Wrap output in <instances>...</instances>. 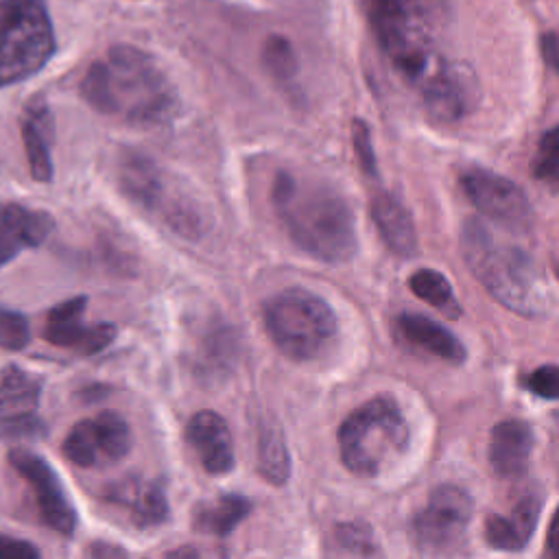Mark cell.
Here are the masks:
<instances>
[{
  "label": "cell",
  "instance_id": "cell-35",
  "mask_svg": "<svg viewBox=\"0 0 559 559\" xmlns=\"http://www.w3.org/2000/svg\"><path fill=\"white\" fill-rule=\"evenodd\" d=\"M164 559H199L197 550L190 548V546H181V548H175L170 552L164 555Z\"/></svg>",
  "mask_w": 559,
  "mask_h": 559
},
{
  "label": "cell",
  "instance_id": "cell-18",
  "mask_svg": "<svg viewBox=\"0 0 559 559\" xmlns=\"http://www.w3.org/2000/svg\"><path fill=\"white\" fill-rule=\"evenodd\" d=\"M20 127L31 177L39 183H48L52 179L50 146L55 140V120L48 103L41 96H35L24 107Z\"/></svg>",
  "mask_w": 559,
  "mask_h": 559
},
{
  "label": "cell",
  "instance_id": "cell-19",
  "mask_svg": "<svg viewBox=\"0 0 559 559\" xmlns=\"http://www.w3.org/2000/svg\"><path fill=\"white\" fill-rule=\"evenodd\" d=\"M533 430L522 419H502L489 437V463L500 478H518L526 472L533 452Z\"/></svg>",
  "mask_w": 559,
  "mask_h": 559
},
{
  "label": "cell",
  "instance_id": "cell-24",
  "mask_svg": "<svg viewBox=\"0 0 559 559\" xmlns=\"http://www.w3.org/2000/svg\"><path fill=\"white\" fill-rule=\"evenodd\" d=\"M258 472L271 485H284L290 476V454L282 430L275 424H260Z\"/></svg>",
  "mask_w": 559,
  "mask_h": 559
},
{
  "label": "cell",
  "instance_id": "cell-13",
  "mask_svg": "<svg viewBox=\"0 0 559 559\" xmlns=\"http://www.w3.org/2000/svg\"><path fill=\"white\" fill-rule=\"evenodd\" d=\"M87 306V297L79 295L57 304L46 314L44 338L50 345L72 349L83 356H92L105 349L116 338L114 323H83V312Z\"/></svg>",
  "mask_w": 559,
  "mask_h": 559
},
{
  "label": "cell",
  "instance_id": "cell-28",
  "mask_svg": "<svg viewBox=\"0 0 559 559\" xmlns=\"http://www.w3.org/2000/svg\"><path fill=\"white\" fill-rule=\"evenodd\" d=\"M31 341L28 319L11 308L0 306V347L9 352H20Z\"/></svg>",
  "mask_w": 559,
  "mask_h": 559
},
{
  "label": "cell",
  "instance_id": "cell-21",
  "mask_svg": "<svg viewBox=\"0 0 559 559\" xmlns=\"http://www.w3.org/2000/svg\"><path fill=\"white\" fill-rule=\"evenodd\" d=\"M107 500L127 509L135 526H159L168 518L164 489L146 478H124L107 489Z\"/></svg>",
  "mask_w": 559,
  "mask_h": 559
},
{
  "label": "cell",
  "instance_id": "cell-11",
  "mask_svg": "<svg viewBox=\"0 0 559 559\" xmlns=\"http://www.w3.org/2000/svg\"><path fill=\"white\" fill-rule=\"evenodd\" d=\"M459 183L469 203L489 221L513 231L531 227L533 207L515 181L485 168H469Z\"/></svg>",
  "mask_w": 559,
  "mask_h": 559
},
{
  "label": "cell",
  "instance_id": "cell-34",
  "mask_svg": "<svg viewBox=\"0 0 559 559\" xmlns=\"http://www.w3.org/2000/svg\"><path fill=\"white\" fill-rule=\"evenodd\" d=\"M542 50H544V59L550 68H555L557 63V39H555V33H546L544 39H542Z\"/></svg>",
  "mask_w": 559,
  "mask_h": 559
},
{
  "label": "cell",
  "instance_id": "cell-16",
  "mask_svg": "<svg viewBox=\"0 0 559 559\" xmlns=\"http://www.w3.org/2000/svg\"><path fill=\"white\" fill-rule=\"evenodd\" d=\"M186 441L194 448L210 474H227L234 467V441L225 419L214 411H199L188 419Z\"/></svg>",
  "mask_w": 559,
  "mask_h": 559
},
{
  "label": "cell",
  "instance_id": "cell-22",
  "mask_svg": "<svg viewBox=\"0 0 559 559\" xmlns=\"http://www.w3.org/2000/svg\"><path fill=\"white\" fill-rule=\"evenodd\" d=\"M369 210L386 249L400 258H413L417 253V231L408 210L389 192L376 194Z\"/></svg>",
  "mask_w": 559,
  "mask_h": 559
},
{
  "label": "cell",
  "instance_id": "cell-23",
  "mask_svg": "<svg viewBox=\"0 0 559 559\" xmlns=\"http://www.w3.org/2000/svg\"><path fill=\"white\" fill-rule=\"evenodd\" d=\"M249 500L238 493H223L216 500L201 504L194 515V524L212 535H229L249 513Z\"/></svg>",
  "mask_w": 559,
  "mask_h": 559
},
{
  "label": "cell",
  "instance_id": "cell-15",
  "mask_svg": "<svg viewBox=\"0 0 559 559\" xmlns=\"http://www.w3.org/2000/svg\"><path fill=\"white\" fill-rule=\"evenodd\" d=\"M55 221L48 212L31 210L20 203L0 205V269L9 264L20 251L39 247L50 231Z\"/></svg>",
  "mask_w": 559,
  "mask_h": 559
},
{
  "label": "cell",
  "instance_id": "cell-10",
  "mask_svg": "<svg viewBox=\"0 0 559 559\" xmlns=\"http://www.w3.org/2000/svg\"><path fill=\"white\" fill-rule=\"evenodd\" d=\"M426 114L439 124H456L467 118L480 98L474 70L461 61H439L417 85Z\"/></svg>",
  "mask_w": 559,
  "mask_h": 559
},
{
  "label": "cell",
  "instance_id": "cell-31",
  "mask_svg": "<svg viewBox=\"0 0 559 559\" xmlns=\"http://www.w3.org/2000/svg\"><path fill=\"white\" fill-rule=\"evenodd\" d=\"M526 389L544 400H557L559 395V369L555 365H542L526 376Z\"/></svg>",
  "mask_w": 559,
  "mask_h": 559
},
{
  "label": "cell",
  "instance_id": "cell-12",
  "mask_svg": "<svg viewBox=\"0 0 559 559\" xmlns=\"http://www.w3.org/2000/svg\"><path fill=\"white\" fill-rule=\"evenodd\" d=\"M9 463L31 487L41 522L59 535H72L76 528V511L50 463L26 448H13Z\"/></svg>",
  "mask_w": 559,
  "mask_h": 559
},
{
  "label": "cell",
  "instance_id": "cell-17",
  "mask_svg": "<svg viewBox=\"0 0 559 559\" xmlns=\"http://www.w3.org/2000/svg\"><path fill=\"white\" fill-rule=\"evenodd\" d=\"M542 511V498L535 491L524 493L511 509L509 515L491 513L485 518V542L496 550L518 552L526 548L531 535L535 533Z\"/></svg>",
  "mask_w": 559,
  "mask_h": 559
},
{
  "label": "cell",
  "instance_id": "cell-7",
  "mask_svg": "<svg viewBox=\"0 0 559 559\" xmlns=\"http://www.w3.org/2000/svg\"><path fill=\"white\" fill-rule=\"evenodd\" d=\"M55 46L46 0H0V87L37 74Z\"/></svg>",
  "mask_w": 559,
  "mask_h": 559
},
{
  "label": "cell",
  "instance_id": "cell-14",
  "mask_svg": "<svg viewBox=\"0 0 559 559\" xmlns=\"http://www.w3.org/2000/svg\"><path fill=\"white\" fill-rule=\"evenodd\" d=\"M39 400L41 380L17 365H4L0 369V435L17 437L37 432Z\"/></svg>",
  "mask_w": 559,
  "mask_h": 559
},
{
  "label": "cell",
  "instance_id": "cell-26",
  "mask_svg": "<svg viewBox=\"0 0 559 559\" xmlns=\"http://www.w3.org/2000/svg\"><path fill=\"white\" fill-rule=\"evenodd\" d=\"M262 63L266 72L280 81L290 83L297 74V57L293 44L284 35H269L262 44Z\"/></svg>",
  "mask_w": 559,
  "mask_h": 559
},
{
  "label": "cell",
  "instance_id": "cell-9",
  "mask_svg": "<svg viewBox=\"0 0 559 559\" xmlns=\"http://www.w3.org/2000/svg\"><path fill=\"white\" fill-rule=\"evenodd\" d=\"M131 448V430L122 415L103 411L76 421L63 439V454L70 463L85 469L116 465Z\"/></svg>",
  "mask_w": 559,
  "mask_h": 559
},
{
  "label": "cell",
  "instance_id": "cell-8",
  "mask_svg": "<svg viewBox=\"0 0 559 559\" xmlns=\"http://www.w3.org/2000/svg\"><path fill=\"white\" fill-rule=\"evenodd\" d=\"M472 513L474 502L465 489L439 485L413 518V539L428 555H452L465 542Z\"/></svg>",
  "mask_w": 559,
  "mask_h": 559
},
{
  "label": "cell",
  "instance_id": "cell-30",
  "mask_svg": "<svg viewBox=\"0 0 559 559\" xmlns=\"http://www.w3.org/2000/svg\"><path fill=\"white\" fill-rule=\"evenodd\" d=\"M352 144L356 148V157L360 162V168L369 175L376 177L378 175V162H376V151L371 144V133L365 120L356 118L352 122Z\"/></svg>",
  "mask_w": 559,
  "mask_h": 559
},
{
  "label": "cell",
  "instance_id": "cell-3",
  "mask_svg": "<svg viewBox=\"0 0 559 559\" xmlns=\"http://www.w3.org/2000/svg\"><path fill=\"white\" fill-rule=\"evenodd\" d=\"M461 255L485 290L511 312L528 319L550 314L552 288L524 249L498 242L480 221L467 218L461 229Z\"/></svg>",
  "mask_w": 559,
  "mask_h": 559
},
{
  "label": "cell",
  "instance_id": "cell-29",
  "mask_svg": "<svg viewBox=\"0 0 559 559\" xmlns=\"http://www.w3.org/2000/svg\"><path fill=\"white\" fill-rule=\"evenodd\" d=\"M336 544L352 557L371 559L378 552L376 539L371 537V531L360 524H338L336 526Z\"/></svg>",
  "mask_w": 559,
  "mask_h": 559
},
{
  "label": "cell",
  "instance_id": "cell-20",
  "mask_svg": "<svg viewBox=\"0 0 559 559\" xmlns=\"http://www.w3.org/2000/svg\"><path fill=\"white\" fill-rule=\"evenodd\" d=\"M395 332L400 334V338H404V343L435 358H441L450 365H461L467 356L463 343L445 325L437 323L426 314H417V312L400 314L395 319Z\"/></svg>",
  "mask_w": 559,
  "mask_h": 559
},
{
  "label": "cell",
  "instance_id": "cell-1",
  "mask_svg": "<svg viewBox=\"0 0 559 559\" xmlns=\"http://www.w3.org/2000/svg\"><path fill=\"white\" fill-rule=\"evenodd\" d=\"M83 100L105 116L133 127H162L179 109V96L148 52L118 44L94 61L81 81Z\"/></svg>",
  "mask_w": 559,
  "mask_h": 559
},
{
  "label": "cell",
  "instance_id": "cell-25",
  "mask_svg": "<svg viewBox=\"0 0 559 559\" xmlns=\"http://www.w3.org/2000/svg\"><path fill=\"white\" fill-rule=\"evenodd\" d=\"M408 288L413 290L415 297L430 304L432 308H437L448 319H459L461 317L459 299H456L450 282L439 271H435V269L415 271L408 277Z\"/></svg>",
  "mask_w": 559,
  "mask_h": 559
},
{
  "label": "cell",
  "instance_id": "cell-6",
  "mask_svg": "<svg viewBox=\"0 0 559 559\" xmlns=\"http://www.w3.org/2000/svg\"><path fill=\"white\" fill-rule=\"evenodd\" d=\"M262 317L269 338L290 360H314L336 336V314L330 304L301 286L269 297Z\"/></svg>",
  "mask_w": 559,
  "mask_h": 559
},
{
  "label": "cell",
  "instance_id": "cell-4",
  "mask_svg": "<svg viewBox=\"0 0 559 559\" xmlns=\"http://www.w3.org/2000/svg\"><path fill=\"white\" fill-rule=\"evenodd\" d=\"M411 430L393 397L380 395L354 408L338 428V452L349 472L380 476L408 448Z\"/></svg>",
  "mask_w": 559,
  "mask_h": 559
},
{
  "label": "cell",
  "instance_id": "cell-33",
  "mask_svg": "<svg viewBox=\"0 0 559 559\" xmlns=\"http://www.w3.org/2000/svg\"><path fill=\"white\" fill-rule=\"evenodd\" d=\"M90 559H129L127 552L109 542H94L90 546Z\"/></svg>",
  "mask_w": 559,
  "mask_h": 559
},
{
  "label": "cell",
  "instance_id": "cell-27",
  "mask_svg": "<svg viewBox=\"0 0 559 559\" xmlns=\"http://www.w3.org/2000/svg\"><path fill=\"white\" fill-rule=\"evenodd\" d=\"M559 138H557V129L550 127L537 144V153L533 157V177L539 181H546L550 186L557 183V166H559Z\"/></svg>",
  "mask_w": 559,
  "mask_h": 559
},
{
  "label": "cell",
  "instance_id": "cell-5",
  "mask_svg": "<svg viewBox=\"0 0 559 559\" xmlns=\"http://www.w3.org/2000/svg\"><path fill=\"white\" fill-rule=\"evenodd\" d=\"M118 181L127 199L155 214L177 236L197 240L210 231L212 218L205 205L177 186L148 155L124 151L118 162Z\"/></svg>",
  "mask_w": 559,
  "mask_h": 559
},
{
  "label": "cell",
  "instance_id": "cell-2",
  "mask_svg": "<svg viewBox=\"0 0 559 559\" xmlns=\"http://www.w3.org/2000/svg\"><path fill=\"white\" fill-rule=\"evenodd\" d=\"M271 203L288 238L325 264H345L358 249L356 221L345 197L330 183L280 170Z\"/></svg>",
  "mask_w": 559,
  "mask_h": 559
},
{
  "label": "cell",
  "instance_id": "cell-32",
  "mask_svg": "<svg viewBox=\"0 0 559 559\" xmlns=\"http://www.w3.org/2000/svg\"><path fill=\"white\" fill-rule=\"evenodd\" d=\"M0 559H41V555L28 539L0 533Z\"/></svg>",
  "mask_w": 559,
  "mask_h": 559
}]
</instances>
